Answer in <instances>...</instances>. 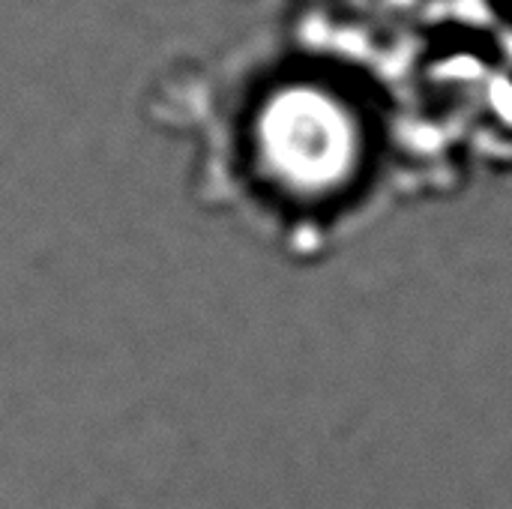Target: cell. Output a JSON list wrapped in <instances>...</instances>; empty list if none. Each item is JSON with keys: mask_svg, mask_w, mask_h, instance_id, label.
<instances>
[{"mask_svg": "<svg viewBox=\"0 0 512 509\" xmlns=\"http://www.w3.org/2000/svg\"><path fill=\"white\" fill-rule=\"evenodd\" d=\"M255 141L273 174L297 186H321L354 168L360 129L351 108L330 90L291 84L261 105Z\"/></svg>", "mask_w": 512, "mask_h": 509, "instance_id": "obj_1", "label": "cell"}]
</instances>
